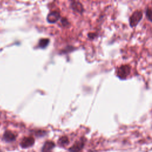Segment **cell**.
I'll list each match as a JSON object with an SVG mask.
<instances>
[{"instance_id":"obj_1","label":"cell","mask_w":152,"mask_h":152,"mask_svg":"<svg viewBox=\"0 0 152 152\" xmlns=\"http://www.w3.org/2000/svg\"><path fill=\"white\" fill-rule=\"evenodd\" d=\"M131 72V66L128 65H122L116 70L117 76L121 80H125Z\"/></svg>"},{"instance_id":"obj_2","label":"cell","mask_w":152,"mask_h":152,"mask_svg":"<svg viewBox=\"0 0 152 152\" xmlns=\"http://www.w3.org/2000/svg\"><path fill=\"white\" fill-rule=\"evenodd\" d=\"M142 18V12L141 11L136 10L130 16L129 22L131 27L136 26Z\"/></svg>"},{"instance_id":"obj_3","label":"cell","mask_w":152,"mask_h":152,"mask_svg":"<svg viewBox=\"0 0 152 152\" xmlns=\"http://www.w3.org/2000/svg\"><path fill=\"white\" fill-rule=\"evenodd\" d=\"M84 140L82 138L80 140L76 141L71 147L68 148L69 152H80L84 146Z\"/></svg>"},{"instance_id":"obj_4","label":"cell","mask_w":152,"mask_h":152,"mask_svg":"<svg viewBox=\"0 0 152 152\" xmlns=\"http://www.w3.org/2000/svg\"><path fill=\"white\" fill-rule=\"evenodd\" d=\"M34 144V138L32 137H24L21 141L20 145L23 148H28L31 147Z\"/></svg>"},{"instance_id":"obj_5","label":"cell","mask_w":152,"mask_h":152,"mask_svg":"<svg viewBox=\"0 0 152 152\" xmlns=\"http://www.w3.org/2000/svg\"><path fill=\"white\" fill-rule=\"evenodd\" d=\"M60 14L58 11H53L49 12L47 16V21L49 23H55L60 18Z\"/></svg>"},{"instance_id":"obj_6","label":"cell","mask_w":152,"mask_h":152,"mask_svg":"<svg viewBox=\"0 0 152 152\" xmlns=\"http://www.w3.org/2000/svg\"><path fill=\"white\" fill-rule=\"evenodd\" d=\"M55 147V144L53 141H47L44 143L42 148V152H52Z\"/></svg>"},{"instance_id":"obj_7","label":"cell","mask_w":152,"mask_h":152,"mask_svg":"<svg viewBox=\"0 0 152 152\" xmlns=\"http://www.w3.org/2000/svg\"><path fill=\"white\" fill-rule=\"evenodd\" d=\"M15 135L10 131H6L3 135V140L7 142H10L15 141Z\"/></svg>"},{"instance_id":"obj_8","label":"cell","mask_w":152,"mask_h":152,"mask_svg":"<svg viewBox=\"0 0 152 152\" xmlns=\"http://www.w3.org/2000/svg\"><path fill=\"white\" fill-rule=\"evenodd\" d=\"M71 7L74 11L77 12L81 13L84 11V8L82 4L78 1H72L71 4Z\"/></svg>"},{"instance_id":"obj_9","label":"cell","mask_w":152,"mask_h":152,"mask_svg":"<svg viewBox=\"0 0 152 152\" xmlns=\"http://www.w3.org/2000/svg\"><path fill=\"white\" fill-rule=\"evenodd\" d=\"M58 143L60 146L66 145L69 143V140L66 136H62L59 138Z\"/></svg>"},{"instance_id":"obj_10","label":"cell","mask_w":152,"mask_h":152,"mask_svg":"<svg viewBox=\"0 0 152 152\" xmlns=\"http://www.w3.org/2000/svg\"><path fill=\"white\" fill-rule=\"evenodd\" d=\"M49 42V39H41L39 42V46L40 48H46Z\"/></svg>"},{"instance_id":"obj_11","label":"cell","mask_w":152,"mask_h":152,"mask_svg":"<svg viewBox=\"0 0 152 152\" xmlns=\"http://www.w3.org/2000/svg\"><path fill=\"white\" fill-rule=\"evenodd\" d=\"M145 15L147 19L152 22V9L148 7L145 10Z\"/></svg>"},{"instance_id":"obj_12","label":"cell","mask_w":152,"mask_h":152,"mask_svg":"<svg viewBox=\"0 0 152 152\" xmlns=\"http://www.w3.org/2000/svg\"><path fill=\"white\" fill-rule=\"evenodd\" d=\"M61 22H62V23L63 24V25H64V26H65L66 25H68V24H69L68 20H67L66 18H62V19L61 20Z\"/></svg>"},{"instance_id":"obj_13","label":"cell","mask_w":152,"mask_h":152,"mask_svg":"<svg viewBox=\"0 0 152 152\" xmlns=\"http://www.w3.org/2000/svg\"><path fill=\"white\" fill-rule=\"evenodd\" d=\"M88 36L90 39H94L96 36V34L94 33H90L88 34Z\"/></svg>"}]
</instances>
